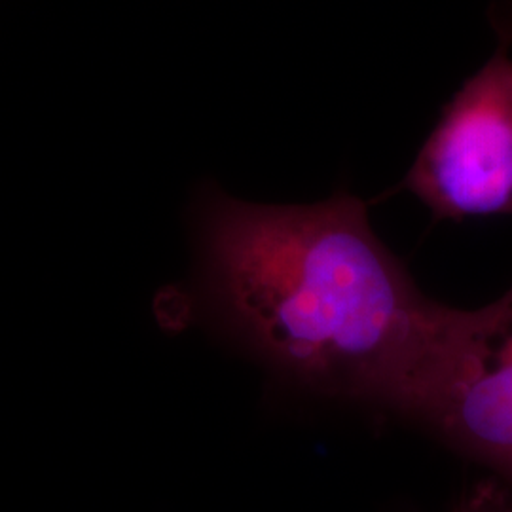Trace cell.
<instances>
[{"label":"cell","mask_w":512,"mask_h":512,"mask_svg":"<svg viewBox=\"0 0 512 512\" xmlns=\"http://www.w3.org/2000/svg\"><path fill=\"white\" fill-rule=\"evenodd\" d=\"M492 59L442 107L403 183L435 220L512 217V10L492 14Z\"/></svg>","instance_id":"2"},{"label":"cell","mask_w":512,"mask_h":512,"mask_svg":"<svg viewBox=\"0 0 512 512\" xmlns=\"http://www.w3.org/2000/svg\"><path fill=\"white\" fill-rule=\"evenodd\" d=\"M420 421L512 494V289L480 310L458 311Z\"/></svg>","instance_id":"3"},{"label":"cell","mask_w":512,"mask_h":512,"mask_svg":"<svg viewBox=\"0 0 512 512\" xmlns=\"http://www.w3.org/2000/svg\"><path fill=\"white\" fill-rule=\"evenodd\" d=\"M452 512H512V494L494 476L467 488Z\"/></svg>","instance_id":"4"},{"label":"cell","mask_w":512,"mask_h":512,"mask_svg":"<svg viewBox=\"0 0 512 512\" xmlns=\"http://www.w3.org/2000/svg\"><path fill=\"white\" fill-rule=\"evenodd\" d=\"M202 289L222 329L310 393L420 421L458 308L421 293L370 226L365 202L260 205L209 192Z\"/></svg>","instance_id":"1"}]
</instances>
